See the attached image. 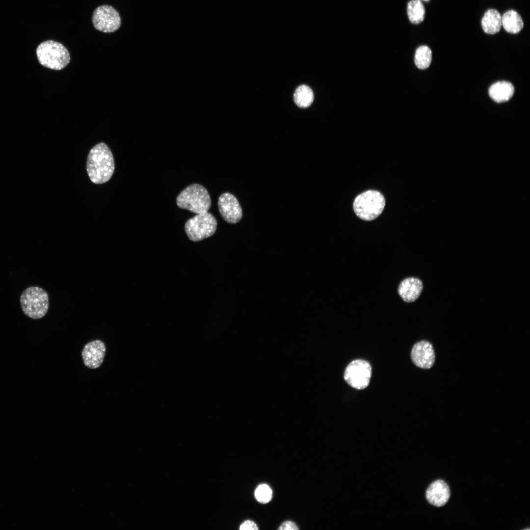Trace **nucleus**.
<instances>
[{"mask_svg":"<svg viewBox=\"0 0 530 530\" xmlns=\"http://www.w3.org/2000/svg\"><path fill=\"white\" fill-rule=\"evenodd\" d=\"M114 169L113 154L105 143H99L90 150L86 160V171L92 183L102 184L108 182Z\"/></svg>","mask_w":530,"mask_h":530,"instance_id":"1","label":"nucleus"},{"mask_svg":"<svg viewBox=\"0 0 530 530\" xmlns=\"http://www.w3.org/2000/svg\"><path fill=\"white\" fill-rule=\"evenodd\" d=\"M176 204L181 209L198 214L208 212L212 202L210 194L204 186L193 184L178 195Z\"/></svg>","mask_w":530,"mask_h":530,"instance_id":"2","label":"nucleus"},{"mask_svg":"<svg viewBox=\"0 0 530 530\" xmlns=\"http://www.w3.org/2000/svg\"><path fill=\"white\" fill-rule=\"evenodd\" d=\"M36 53L40 64L54 70L64 68L71 59L66 47L53 40H47L40 43L36 49Z\"/></svg>","mask_w":530,"mask_h":530,"instance_id":"3","label":"nucleus"},{"mask_svg":"<svg viewBox=\"0 0 530 530\" xmlns=\"http://www.w3.org/2000/svg\"><path fill=\"white\" fill-rule=\"evenodd\" d=\"M20 304L24 313L28 317L37 319L47 314L49 299L47 292L37 286L25 289L20 296Z\"/></svg>","mask_w":530,"mask_h":530,"instance_id":"4","label":"nucleus"},{"mask_svg":"<svg viewBox=\"0 0 530 530\" xmlns=\"http://www.w3.org/2000/svg\"><path fill=\"white\" fill-rule=\"evenodd\" d=\"M385 205L383 195L379 191L369 190L357 196L353 202V209L361 219L370 221L377 218Z\"/></svg>","mask_w":530,"mask_h":530,"instance_id":"5","label":"nucleus"},{"mask_svg":"<svg viewBox=\"0 0 530 530\" xmlns=\"http://www.w3.org/2000/svg\"><path fill=\"white\" fill-rule=\"evenodd\" d=\"M217 228V221L209 212L196 214L185 223V230L190 240L199 241L212 236Z\"/></svg>","mask_w":530,"mask_h":530,"instance_id":"6","label":"nucleus"},{"mask_svg":"<svg viewBox=\"0 0 530 530\" xmlns=\"http://www.w3.org/2000/svg\"><path fill=\"white\" fill-rule=\"evenodd\" d=\"M371 375V367L364 360L356 359L350 362L345 368L344 379L352 387L362 390L367 388Z\"/></svg>","mask_w":530,"mask_h":530,"instance_id":"7","label":"nucleus"},{"mask_svg":"<svg viewBox=\"0 0 530 530\" xmlns=\"http://www.w3.org/2000/svg\"><path fill=\"white\" fill-rule=\"evenodd\" d=\"M92 20L96 29L106 33L117 30L121 24L117 11L108 5H103L96 8L93 12Z\"/></svg>","mask_w":530,"mask_h":530,"instance_id":"8","label":"nucleus"},{"mask_svg":"<svg viewBox=\"0 0 530 530\" xmlns=\"http://www.w3.org/2000/svg\"><path fill=\"white\" fill-rule=\"evenodd\" d=\"M218 207L222 217L228 223H237L242 217V209L238 199L230 193L225 192L220 195Z\"/></svg>","mask_w":530,"mask_h":530,"instance_id":"9","label":"nucleus"},{"mask_svg":"<svg viewBox=\"0 0 530 530\" xmlns=\"http://www.w3.org/2000/svg\"><path fill=\"white\" fill-rule=\"evenodd\" d=\"M411 358L414 365L420 368H431L435 361L433 345L429 342L424 340L416 343L411 350Z\"/></svg>","mask_w":530,"mask_h":530,"instance_id":"10","label":"nucleus"},{"mask_svg":"<svg viewBox=\"0 0 530 530\" xmlns=\"http://www.w3.org/2000/svg\"><path fill=\"white\" fill-rule=\"evenodd\" d=\"M106 351V345L102 341L96 340L87 343L81 353L84 365L91 369L100 367L103 362Z\"/></svg>","mask_w":530,"mask_h":530,"instance_id":"11","label":"nucleus"},{"mask_svg":"<svg viewBox=\"0 0 530 530\" xmlns=\"http://www.w3.org/2000/svg\"><path fill=\"white\" fill-rule=\"evenodd\" d=\"M450 496V489L448 485L441 479H438L431 483L425 493L428 502L437 507L444 505L449 501Z\"/></svg>","mask_w":530,"mask_h":530,"instance_id":"12","label":"nucleus"},{"mask_svg":"<svg viewBox=\"0 0 530 530\" xmlns=\"http://www.w3.org/2000/svg\"><path fill=\"white\" fill-rule=\"evenodd\" d=\"M423 288L421 280L415 277H409L400 282L398 286V292L403 301L411 303L419 297Z\"/></svg>","mask_w":530,"mask_h":530,"instance_id":"13","label":"nucleus"},{"mask_svg":"<svg viewBox=\"0 0 530 530\" xmlns=\"http://www.w3.org/2000/svg\"><path fill=\"white\" fill-rule=\"evenodd\" d=\"M514 92L513 85L510 82L502 81L496 82L489 88L488 93L491 98L497 103L509 100Z\"/></svg>","mask_w":530,"mask_h":530,"instance_id":"14","label":"nucleus"},{"mask_svg":"<svg viewBox=\"0 0 530 530\" xmlns=\"http://www.w3.org/2000/svg\"><path fill=\"white\" fill-rule=\"evenodd\" d=\"M502 25V17L497 10L490 9L485 13L481 20V26L485 33L495 34L500 31Z\"/></svg>","mask_w":530,"mask_h":530,"instance_id":"15","label":"nucleus"},{"mask_svg":"<svg viewBox=\"0 0 530 530\" xmlns=\"http://www.w3.org/2000/svg\"><path fill=\"white\" fill-rule=\"evenodd\" d=\"M502 24L507 32L516 34L523 28L524 23L520 15L513 10L505 12L502 17Z\"/></svg>","mask_w":530,"mask_h":530,"instance_id":"16","label":"nucleus"},{"mask_svg":"<svg viewBox=\"0 0 530 530\" xmlns=\"http://www.w3.org/2000/svg\"><path fill=\"white\" fill-rule=\"evenodd\" d=\"M293 99L296 105L300 107L306 108L312 104L314 93L312 89L306 85H301L295 90Z\"/></svg>","mask_w":530,"mask_h":530,"instance_id":"17","label":"nucleus"},{"mask_svg":"<svg viewBox=\"0 0 530 530\" xmlns=\"http://www.w3.org/2000/svg\"><path fill=\"white\" fill-rule=\"evenodd\" d=\"M407 12L410 21L413 24H420L424 20L425 8L420 0L409 1L407 4Z\"/></svg>","mask_w":530,"mask_h":530,"instance_id":"18","label":"nucleus"},{"mask_svg":"<svg viewBox=\"0 0 530 530\" xmlns=\"http://www.w3.org/2000/svg\"><path fill=\"white\" fill-rule=\"evenodd\" d=\"M431 59L432 53L428 47L422 46L417 49L414 60L418 68L425 69L428 68L431 63Z\"/></svg>","mask_w":530,"mask_h":530,"instance_id":"19","label":"nucleus"},{"mask_svg":"<svg viewBox=\"0 0 530 530\" xmlns=\"http://www.w3.org/2000/svg\"><path fill=\"white\" fill-rule=\"evenodd\" d=\"M255 496L259 502L262 504L267 503L272 498L271 489L267 484H260L255 490Z\"/></svg>","mask_w":530,"mask_h":530,"instance_id":"20","label":"nucleus"},{"mask_svg":"<svg viewBox=\"0 0 530 530\" xmlns=\"http://www.w3.org/2000/svg\"><path fill=\"white\" fill-rule=\"evenodd\" d=\"M278 529L279 530H298V528L294 522L287 521L283 523Z\"/></svg>","mask_w":530,"mask_h":530,"instance_id":"21","label":"nucleus"},{"mask_svg":"<svg viewBox=\"0 0 530 530\" xmlns=\"http://www.w3.org/2000/svg\"><path fill=\"white\" fill-rule=\"evenodd\" d=\"M239 529L240 530H257L258 528L254 522L247 520L240 525Z\"/></svg>","mask_w":530,"mask_h":530,"instance_id":"22","label":"nucleus"},{"mask_svg":"<svg viewBox=\"0 0 530 530\" xmlns=\"http://www.w3.org/2000/svg\"></svg>","mask_w":530,"mask_h":530,"instance_id":"23","label":"nucleus"}]
</instances>
